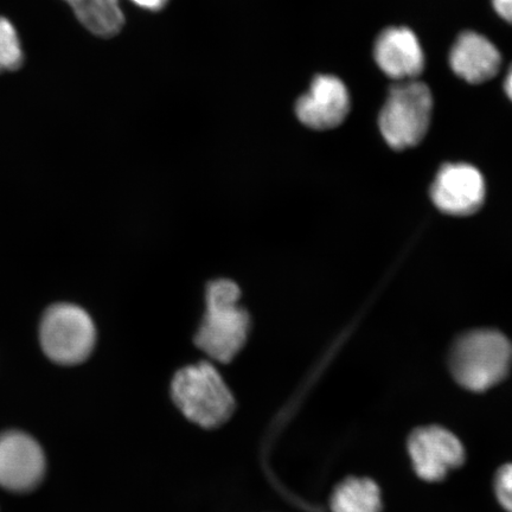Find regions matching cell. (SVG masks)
<instances>
[{"mask_svg": "<svg viewBox=\"0 0 512 512\" xmlns=\"http://www.w3.org/2000/svg\"><path fill=\"white\" fill-rule=\"evenodd\" d=\"M495 491L502 507L512 512V464H507L498 470L495 478Z\"/></svg>", "mask_w": 512, "mask_h": 512, "instance_id": "cell-15", "label": "cell"}, {"mask_svg": "<svg viewBox=\"0 0 512 512\" xmlns=\"http://www.w3.org/2000/svg\"><path fill=\"white\" fill-rule=\"evenodd\" d=\"M448 62L458 78L480 85L496 78L502 68V54L489 38L469 30L457 37Z\"/></svg>", "mask_w": 512, "mask_h": 512, "instance_id": "cell-11", "label": "cell"}, {"mask_svg": "<svg viewBox=\"0 0 512 512\" xmlns=\"http://www.w3.org/2000/svg\"><path fill=\"white\" fill-rule=\"evenodd\" d=\"M46 473V458L30 435L11 431L0 434V486L12 492L37 488Z\"/></svg>", "mask_w": 512, "mask_h": 512, "instance_id": "cell-7", "label": "cell"}, {"mask_svg": "<svg viewBox=\"0 0 512 512\" xmlns=\"http://www.w3.org/2000/svg\"><path fill=\"white\" fill-rule=\"evenodd\" d=\"M413 467L418 476L428 482L446 477L464 463L463 444L452 432L440 426L415 430L408 440Z\"/></svg>", "mask_w": 512, "mask_h": 512, "instance_id": "cell-6", "label": "cell"}, {"mask_svg": "<svg viewBox=\"0 0 512 512\" xmlns=\"http://www.w3.org/2000/svg\"><path fill=\"white\" fill-rule=\"evenodd\" d=\"M350 108L349 89L335 75L315 76L309 91L296 102V114L300 123L316 131L331 130L343 124Z\"/></svg>", "mask_w": 512, "mask_h": 512, "instance_id": "cell-8", "label": "cell"}, {"mask_svg": "<svg viewBox=\"0 0 512 512\" xmlns=\"http://www.w3.org/2000/svg\"><path fill=\"white\" fill-rule=\"evenodd\" d=\"M24 54L17 31L8 19L0 17V73L22 67Z\"/></svg>", "mask_w": 512, "mask_h": 512, "instance_id": "cell-14", "label": "cell"}, {"mask_svg": "<svg viewBox=\"0 0 512 512\" xmlns=\"http://www.w3.org/2000/svg\"><path fill=\"white\" fill-rule=\"evenodd\" d=\"M503 86L505 94H507L508 98L512 101V64L509 67L507 74H505Z\"/></svg>", "mask_w": 512, "mask_h": 512, "instance_id": "cell-18", "label": "cell"}, {"mask_svg": "<svg viewBox=\"0 0 512 512\" xmlns=\"http://www.w3.org/2000/svg\"><path fill=\"white\" fill-rule=\"evenodd\" d=\"M74 11L83 27L92 34L111 38L118 35L125 24L119 0H64Z\"/></svg>", "mask_w": 512, "mask_h": 512, "instance_id": "cell-12", "label": "cell"}, {"mask_svg": "<svg viewBox=\"0 0 512 512\" xmlns=\"http://www.w3.org/2000/svg\"><path fill=\"white\" fill-rule=\"evenodd\" d=\"M492 6L499 17L512 24V0H492Z\"/></svg>", "mask_w": 512, "mask_h": 512, "instance_id": "cell-16", "label": "cell"}, {"mask_svg": "<svg viewBox=\"0 0 512 512\" xmlns=\"http://www.w3.org/2000/svg\"><path fill=\"white\" fill-rule=\"evenodd\" d=\"M44 354L61 366H76L91 356L96 329L86 310L74 304H55L44 313L40 326Z\"/></svg>", "mask_w": 512, "mask_h": 512, "instance_id": "cell-5", "label": "cell"}, {"mask_svg": "<svg viewBox=\"0 0 512 512\" xmlns=\"http://www.w3.org/2000/svg\"><path fill=\"white\" fill-rule=\"evenodd\" d=\"M240 297V288L232 280L219 279L208 286L207 310L195 342L211 360L228 363L247 342L251 319Z\"/></svg>", "mask_w": 512, "mask_h": 512, "instance_id": "cell-1", "label": "cell"}, {"mask_svg": "<svg viewBox=\"0 0 512 512\" xmlns=\"http://www.w3.org/2000/svg\"><path fill=\"white\" fill-rule=\"evenodd\" d=\"M433 94L419 80L396 82L379 117L384 140L394 150L416 146L426 137L433 114Z\"/></svg>", "mask_w": 512, "mask_h": 512, "instance_id": "cell-4", "label": "cell"}, {"mask_svg": "<svg viewBox=\"0 0 512 512\" xmlns=\"http://www.w3.org/2000/svg\"><path fill=\"white\" fill-rule=\"evenodd\" d=\"M511 366L512 344L495 330H477L460 337L450 357L454 379L473 392H484L502 382Z\"/></svg>", "mask_w": 512, "mask_h": 512, "instance_id": "cell-2", "label": "cell"}, {"mask_svg": "<svg viewBox=\"0 0 512 512\" xmlns=\"http://www.w3.org/2000/svg\"><path fill=\"white\" fill-rule=\"evenodd\" d=\"M374 59L384 75L396 82L418 80L426 57L418 36L406 27H389L374 44Z\"/></svg>", "mask_w": 512, "mask_h": 512, "instance_id": "cell-10", "label": "cell"}, {"mask_svg": "<svg viewBox=\"0 0 512 512\" xmlns=\"http://www.w3.org/2000/svg\"><path fill=\"white\" fill-rule=\"evenodd\" d=\"M171 393L181 412L204 428L221 426L235 409L232 392L219 371L208 362L179 370L172 381Z\"/></svg>", "mask_w": 512, "mask_h": 512, "instance_id": "cell-3", "label": "cell"}, {"mask_svg": "<svg viewBox=\"0 0 512 512\" xmlns=\"http://www.w3.org/2000/svg\"><path fill=\"white\" fill-rule=\"evenodd\" d=\"M431 196L435 206L446 214H475L484 203V178L470 164H446L435 177Z\"/></svg>", "mask_w": 512, "mask_h": 512, "instance_id": "cell-9", "label": "cell"}, {"mask_svg": "<svg viewBox=\"0 0 512 512\" xmlns=\"http://www.w3.org/2000/svg\"><path fill=\"white\" fill-rule=\"evenodd\" d=\"M331 509L332 512H381L379 486L369 478L345 479L332 494Z\"/></svg>", "mask_w": 512, "mask_h": 512, "instance_id": "cell-13", "label": "cell"}, {"mask_svg": "<svg viewBox=\"0 0 512 512\" xmlns=\"http://www.w3.org/2000/svg\"><path fill=\"white\" fill-rule=\"evenodd\" d=\"M131 2L145 10L160 11L168 5L169 0H131Z\"/></svg>", "mask_w": 512, "mask_h": 512, "instance_id": "cell-17", "label": "cell"}]
</instances>
